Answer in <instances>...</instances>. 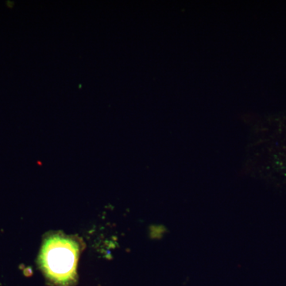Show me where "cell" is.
<instances>
[{
    "label": "cell",
    "instance_id": "1",
    "mask_svg": "<svg viewBox=\"0 0 286 286\" xmlns=\"http://www.w3.org/2000/svg\"><path fill=\"white\" fill-rule=\"evenodd\" d=\"M77 258L78 247L74 241L53 235L43 245L40 263L50 281L59 286H69L75 282Z\"/></svg>",
    "mask_w": 286,
    "mask_h": 286
}]
</instances>
